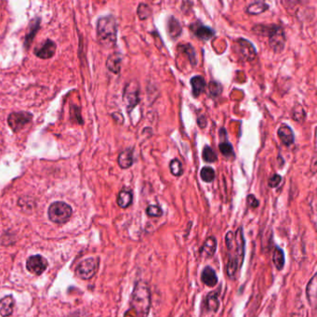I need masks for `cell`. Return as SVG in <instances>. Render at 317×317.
Segmentation results:
<instances>
[{"label":"cell","mask_w":317,"mask_h":317,"mask_svg":"<svg viewBox=\"0 0 317 317\" xmlns=\"http://www.w3.org/2000/svg\"><path fill=\"white\" fill-rule=\"evenodd\" d=\"M123 101L127 104L128 111L133 110L140 102V86L137 82L127 84L123 93Z\"/></svg>","instance_id":"obj_6"},{"label":"cell","mask_w":317,"mask_h":317,"mask_svg":"<svg viewBox=\"0 0 317 317\" xmlns=\"http://www.w3.org/2000/svg\"><path fill=\"white\" fill-rule=\"evenodd\" d=\"M146 213L149 217L158 218V217L162 216L163 211L158 206H149L146 209Z\"/></svg>","instance_id":"obj_34"},{"label":"cell","mask_w":317,"mask_h":317,"mask_svg":"<svg viewBox=\"0 0 317 317\" xmlns=\"http://www.w3.org/2000/svg\"><path fill=\"white\" fill-rule=\"evenodd\" d=\"M201 279H202L203 283L209 288H213L218 284V277H217L216 273L210 266H206L204 268L202 275H201Z\"/></svg>","instance_id":"obj_15"},{"label":"cell","mask_w":317,"mask_h":317,"mask_svg":"<svg viewBox=\"0 0 317 317\" xmlns=\"http://www.w3.org/2000/svg\"><path fill=\"white\" fill-rule=\"evenodd\" d=\"M225 243L228 250L227 276L234 279L237 272L242 267L245 257V239L243 229L239 227L236 233L230 231L225 236Z\"/></svg>","instance_id":"obj_1"},{"label":"cell","mask_w":317,"mask_h":317,"mask_svg":"<svg viewBox=\"0 0 317 317\" xmlns=\"http://www.w3.org/2000/svg\"><path fill=\"white\" fill-rule=\"evenodd\" d=\"M269 43L276 52H281L285 47L286 37L283 29L280 26L274 25L269 31Z\"/></svg>","instance_id":"obj_8"},{"label":"cell","mask_w":317,"mask_h":317,"mask_svg":"<svg viewBox=\"0 0 317 317\" xmlns=\"http://www.w3.org/2000/svg\"><path fill=\"white\" fill-rule=\"evenodd\" d=\"M133 196L129 190L123 189L119 192L117 196V205L121 209H127L132 203Z\"/></svg>","instance_id":"obj_22"},{"label":"cell","mask_w":317,"mask_h":317,"mask_svg":"<svg viewBox=\"0 0 317 317\" xmlns=\"http://www.w3.org/2000/svg\"><path fill=\"white\" fill-rule=\"evenodd\" d=\"M273 262L277 270H282L285 266V254L282 249L276 247L273 253Z\"/></svg>","instance_id":"obj_24"},{"label":"cell","mask_w":317,"mask_h":317,"mask_svg":"<svg viewBox=\"0 0 317 317\" xmlns=\"http://www.w3.org/2000/svg\"><path fill=\"white\" fill-rule=\"evenodd\" d=\"M277 134L283 144L290 146L294 142V133L293 130L288 125H282L277 130Z\"/></svg>","instance_id":"obj_14"},{"label":"cell","mask_w":317,"mask_h":317,"mask_svg":"<svg viewBox=\"0 0 317 317\" xmlns=\"http://www.w3.org/2000/svg\"><path fill=\"white\" fill-rule=\"evenodd\" d=\"M317 275H314L306 288V297L311 306L315 307L317 304Z\"/></svg>","instance_id":"obj_17"},{"label":"cell","mask_w":317,"mask_h":317,"mask_svg":"<svg viewBox=\"0 0 317 317\" xmlns=\"http://www.w3.org/2000/svg\"><path fill=\"white\" fill-rule=\"evenodd\" d=\"M200 177L205 182H213L215 179V171L210 167H204L200 171Z\"/></svg>","instance_id":"obj_28"},{"label":"cell","mask_w":317,"mask_h":317,"mask_svg":"<svg viewBox=\"0 0 317 317\" xmlns=\"http://www.w3.org/2000/svg\"><path fill=\"white\" fill-rule=\"evenodd\" d=\"M32 118L33 115L28 112H13L8 115L7 124L14 132H18L28 123H30Z\"/></svg>","instance_id":"obj_7"},{"label":"cell","mask_w":317,"mask_h":317,"mask_svg":"<svg viewBox=\"0 0 317 317\" xmlns=\"http://www.w3.org/2000/svg\"><path fill=\"white\" fill-rule=\"evenodd\" d=\"M121 55L117 52L110 55L106 61V66L114 74H119L121 70Z\"/></svg>","instance_id":"obj_18"},{"label":"cell","mask_w":317,"mask_h":317,"mask_svg":"<svg viewBox=\"0 0 317 317\" xmlns=\"http://www.w3.org/2000/svg\"><path fill=\"white\" fill-rule=\"evenodd\" d=\"M202 156L204 161L207 163H214L217 161V155L214 151L209 146H205L203 149Z\"/></svg>","instance_id":"obj_30"},{"label":"cell","mask_w":317,"mask_h":317,"mask_svg":"<svg viewBox=\"0 0 317 317\" xmlns=\"http://www.w3.org/2000/svg\"><path fill=\"white\" fill-rule=\"evenodd\" d=\"M191 28H192L194 34H196V37L201 39V40H209L215 34V32L212 28L203 25L198 21L194 23Z\"/></svg>","instance_id":"obj_12"},{"label":"cell","mask_w":317,"mask_h":317,"mask_svg":"<svg viewBox=\"0 0 317 317\" xmlns=\"http://www.w3.org/2000/svg\"><path fill=\"white\" fill-rule=\"evenodd\" d=\"M15 301L11 295L5 296L0 300V316L2 317H10L13 314Z\"/></svg>","instance_id":"obj_13"},{"label":"cell","mask_w":317,"mask_h":317,"mask_svg":"<svg viewBox=\"0 0 317 317\" xmlns=\"http://www.w3.org/2000/svg\"><path fill=\"white\" fill-rule=\"evenodd\" d=\"M98 41L102 47H114L116 43L117 24L112 15L101 17L97 22Z\"/></svg>","instance_id":"obj_2"},{"label":"cell","mask_w":317,"mask_h":317,"mask_svg":"<svg viewBox=\"0 0 317 317\" xmlns=\"http://www.w3.org/2000/svg\"><path fill=\"white\" fill-rule=\"evenodd\" d=\"M191 85L193 88L194 97H199L206 88V81L201 75H196L191 78Z\"/></svg>","instance_id":"obj_19"},{"label":"cell","mask_w":317,"mask_h":317,"mask_svg":"<svg viewBox=\"0 0 317 317\" xmlns=\"http://www.w3.org/2000/svg\"><path fill=\"white\" fill-rule=\"evenodd\" d=\"M47 261L42 255H33L26 261V269L35 276H40L47 268Z\"/></svg>","instance_id":"obj_9"},{"label":"cell","mask_w":317,"mask_h":317,"mask_svg":"<svg viewBox=\"0 0 317 317\" xmlns=\"http://www.w3.org/2000/svg\"><path fill=\"white\" fill-rule=\"evenodd\" d=\"M151 13V9L150 7L145 5V4H140V6L138 7V15L140 17V19H146L148 18L149 15Z\"/></svg>","instance_id":"obj_35"},{"label":"cell","mask_w":317,"mask_h":317,"mask_svg":"<svg viewBox=\"0 0 317 317\" xmlns=\"http://www.w3.org/2000/svg\"><path fill=\"white\" fill-rule=\"evenodd\" d=\"M168 33H169L170 37L172 38H177L180 34H182V26L181 23L179 22V20L175 19L174 17H170L169 21H168Z\"/></svg>","instance_id":"obj_23"},{"label":"cell","mask_w":317,"mask_h":317,"mask_svg":"<svg viewBox=\"0 0 317 317\" xmlns=\"http://www.w3.org/2000/svg\"><path fill=\"white\" fill-rule=\"evenodd\" d=\"M55 51H56V44L50 39L46 40L42 47L34 48V54L36 55L38 58L44 59V60H47L53 57Z\"/></svg>","instance_id":"obj_11"},{"label":"cell","mask_w":317,"mask_h":317,"mask_svg":"<svg viewBox=\"0 0 317 317\" xmlns=\"http://www.w3.org/2000/svg\"><path fill=\"white\" fill-rule=\"evenodd\" d=\"M247 201H248V205L252 209H256V208L259 207V204H260L259 200L253 195H250V196H248Z\"/></svg>","instance_id":"obj_38"},{"label":"cell","mask_w":317,"mask_h":317,"mask_svg":"<svg viewBox=\"0 0 317 317\" xmlns=\"http://www.w3.org/2000/svg\"><path fill=\"white\" fill-rule=\"evenodd\" d=\"M219 149L222 152L223 155H225L226 157H229L231 155H234V148L233 145L227 141L221 142L219 145Z\"/></svg>","instance_id":"obj_31"},{"label":"cell","mask_w":317,"mask_h":317,"mask_svg":"<svg viewBox=\"0 0 317 317\" xmlns=\"http://www.w3.org/2000/svg\"><path fill=\"white\" fill-rule=\"evenodd\" d=\"M39 25H40V18L36 17L31 21L29 32L26 34V37H25V40H24V46L26 47V49L30 46V44L34 40V37L35 36L36 33H37L38 29H39Z\"/></svg>","instance_id":"obj_21"},{"label":"cell","mask_w":317,"mask_h":317,"mask_svg":"<svg viewBox=\"0 0 317 317\" xmlns=\"http://www.w3.org/2000/svg\"><path fill=\"white\" fill-rule=\"evenodd\" d=\"M217 250V240L214 236H209L206 239L201 248V252L205 256L212 257Z\"/></svg>","instance_id":"obj_20"},{"label":"cell","mask_w":317,"mask_h":317,"mask_svg":"<svg viewBox=\"0 0 317 317\" xmlns=\"http://www.w3.org/2000/svg\"><path fill=\"white\" fill-rule=\"evenodd\" d=\"M73 214V209L67 203L57 201L52 203L47 209V216L52 223L62 224L67 223Z\"/></svg>","instance_id":"obj_4"},{"label":"cell","mask_w":317,"mask_h":317,"mask_svg":"<svg viewBox=\"0 0 317 317\" xmlns=\"http://www.w3.org/2000/svg\"><path fill=\"white\" fill-rule=\"evenodd\" d=\"M197 123H198V125L200 126V128H204L206 127V125H207V119H206V117H205L204 115H201V116L198 118Z\"/></svg>","instance_id":"obj_39"},{"label":"cell","mask_w":317,"mask_h":317,"mask_svg":"<svg viewBox=\"0 0 317 317\" xmlns=\"http://www.w3.org/2000/svg\"><path fill=\"white\" fill-rule=\"evenodd\" d=\"M209 89L210 94L213 97H218L219 95H221L223 91V87L220 83L217 81H211L209 83Z\"/></svg>","instance_id":"obj_32"},{"label":"cell","mask_w":317,"mask_h":317,"mask_svg":"<svg viewBox=\"0 0 317 317\" xmlns=\"http://www.w3.org/2000/svg\"><path fill=\"white\" fill-rule=\"evenodd\" d=\"M292 116L294 118V120L296 121H302L304 120L306 116V114L304 112V109L301 106V105H297L295 106L293 109V112H292Z\"/></svg>","instance_id":"obj_33"},{"label":"cell","mask_w":317,"mask_h":317,"mask_svg":"<svg viewBox=\"0 0 317 317\" xmlns=\"http://www.w3.org/2000/svg\"><path fill=\"white\" fill-rule=\"evenodd\" d=\"M169 169H170L171 174L176 176V177H180V176L182 175V172H183L182 163L177 158L170 161V163H169Z\"/></svg>","instance_id":"obj_29"},{"label":"cell","mask_w":317,"mask_h":317,"mask_svg":"<svg viewBox=\"0 0 317 317\" xmlns=\"http://www.w3.org/2000/svg\"><path fill=\"white\" fill-rule=\"evenodd\" d=\"M98 266L99 260L97 258L85 259L75 268V276L83 280L90 279L94 277Z\"/></svg>","instance_id":"obj_5"},{"label":"cell","mask_w":317,"mask_h":317,"mask_svg":"<svg viewBox=\"0 0 317 317\" xmlns=\"http://www.w3.org/2000/svg\"><path fill=\"white\" fill-rule=\"evenodd\" d=\"M206 306L207 309L211 312H217L220 307V302L218 299V295L214 292L209 293L206 298Z\"/></svg>","instance_id":"obj_26"},{"label":"cell","mask_w":317,"mask_h":317,"mask_svg":"<svg viewBox=\"0 0 317 317\" xmlns=\"http://www.w3.org/2000/svg\"><path fill=\"white\" fill-rule=\"evenodd\" d=\"M179 49L182 50V52H185L189 55L190 61H191L192 65L195 66L196 64V54L195 48L192 47L190 44H185V45L179 46Z\"/></svg>","instance_id":"obj_27"},{"label":"cell","mask_w":317,"mask_h":317,"mask_svg":"<svg viewBox=\"0 0 317 317\" xmlns=\"http://www.w3.org/2000/svg\"><path fill=\"white\" fill-rule=\"evenodd\" d=\"M281 181H282V177L280 175H278V174H275V175L272 176L270 179H269L268 184H269V186L272 187V188H276V187H277V186L279 185V183L281 182Z\"/></svg>","instance_id":"obj_37"},{"label":"cell","mask_w":317,"mask_h":317,"mask_svg":"<svg viewBox=\"0 0 317 317\" xmlns=\"http://www.w3.org/2000/svg\"><path fill=\"white\" fill-rule=\"evenodd\" d=\"M131 305L139 317H147L151 306V292L148 285L140 281L136 284L132 292Z\"/></svg>","instance_id":"obj_3"},{"label":"cell","mask_w":317,"mask_h":317,"mask_svg":"<svg viewBox=\"0 0 317 317\" xmlns=\"http://www.w3.org/2000/svg\"><path fill=\"white\" fill-rule=\"evenodd\" d=\"M237 51L246 61H252L257 56L256 48L250 41L245 38H239L236 40Z\"/></svg>","instance_id":"obj_10"},{"label":"cell","mask_w":317,"mask_h":317,"mask_svg":"<svg viewBox=\"0 0 317 317\" xmlns=\"http://www.w3.org/2000/svg\"><path fill=\"white\" fill-rule=\"evenodd\" d=\"M71 115L72 116L74 115V119H75L76 121L78 122L79 124H83V120H82L81 114H80V109L78 108L77 106H71Z\"/></svg>","instance_id":"obj_36"},{"label":"cell","mask_w":317,"mask_h":317,"mask_svg":"<svg viewBox=\"0 0 317 317\" xmlns=\"http://www.w3.org/2000/svg\"><path fill=\"white\" fill-rule=\"evenodd\" d=\"M269 8V6L264 2H254L250 4L247 8V11L251 15H259L263 13L265 10Z\"/></svg>","instance_id":"obj_25"},{"label":"cell","mask_w":317,"mask_h":317,"mask_svg":"<svg viewBox=\"0 0 317 317\" xmlns=\"http://www.w3.org/2000/svg\"><path fill=\"white\" fill-rule=\"evenodd\" d=\"M118 165L121 169H128L133 164V149L128 148L120 153L117 159Z\"/></svg>","instance_id":"obj_16"}]
</instances>
